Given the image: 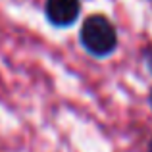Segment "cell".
<instances>
[{
    "label": "cell",
    "mask_w": 152,
    "mask_h": 152,
    "mask_svg": "<svg viewBox=\"0 0 152 152\" xmlns=\"http://www.w3.org/2000/svg\"><path fill=\"white\" fill-rule=\"evenodd\" d=\"M81 45L93 56L104 58L112 54L118 45V33L114 23L104 15H91L81 27Z\"/></svg>",
    "instance_id": "cell-1"
},
{
    "label": "cell",
    "mask_w": 152,
    "mask_h": 152,
    "mask_svg": "<svg viewBox=\"0 0 152 152\" xmlns=\"http://www.w3.org/2000/svg\"><path fill=\"white\" fill-rule=\"evenodd\" d=\"M81 4L79 0H46L45 14L56 27H69L77 19Z\"/></svg>",
    "instance_id": "cell-2"
},
{
    "label": "cell",
    "mask_w": 152,
    "mask_h": 152,
    "mask_svg": "<svg viewBox=\"0 0 152 152\" xmlns=\"http://www.w3.org/2000/svg\"><path fill=\"white\" fill-rule=\"evenodd\" d=\"M145 60H146V66H148V69L152 71V46H148L145 52Z\"/></svg>",
    "instance_id": "cell-3"
},
{
    "label": "cell",
    "mask_w": 152,
    "mask_h": 152,
    "mask_svg": "<svg viewBox=\"0 0 152 152\" xmlns=\"http://www.w3.org/2000/svg\"><path fill=\"white\" fill-rule=\"evenodd\" d=\"M150 106H152V91H150Z\"/></svg>",
    "instance_id": "cell-4"
},
{
    "label": "cell",
    "mask_w": 152,
    "mask_h": 152,
    "mask_svg": "<svg viewBox=\"0 0 152 152\" xmlns=\"http://www.w3.org/2000/svg\"><path fill=\"white\" fill-rule=\"evenodd\" d=\"M150 152H152V142H150Z\"/></svg>",
    "instance_id": "cell-5"
}]
</instances>
